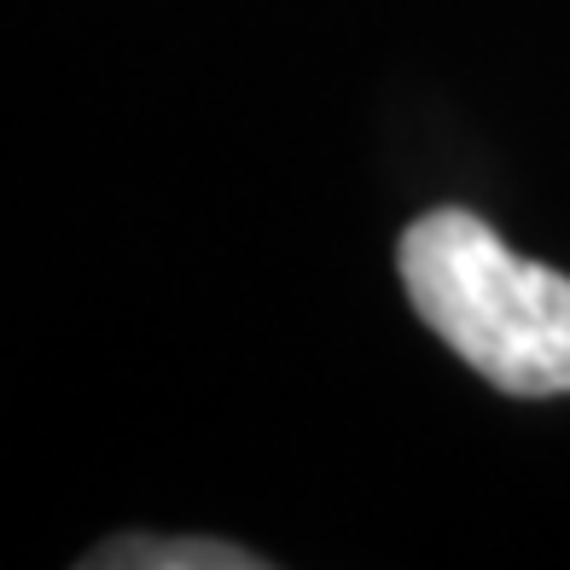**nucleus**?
Returning a JSON list of instances; mask_svg holds the SVG:
<instances>
[{"instance_id": "nucleus-1", "label": "nucleus", "mask_w": 570, "mask_h": 570, "mask_svg": "<svg viewBox=\"0 0 570 570\" xmlns=\"http://www.w3.org/2000/svg\"><path fill=\"white\" fill-rule=\"evenodd\" d=\"M396 274L436 338L507 396H570V279L518 256L472 210H425L402 233Z\"/></svg>"}, {"instance_id": "nucleus-2", "label": "nucleus", "mask_w": 570, "mask_h": 570, "mask_svg": "<svg viewBox=\"0 0 570 570\" xmlns=\"http://www.w3.org/2000/svg\"><path fill=\"white\" fill-rule=\"evenodd\" d=\"M82 564H140V570H250L263 564L256 553L233 541H204V535H117L106 553H88Z\"/></svg>"}]
</instances>
